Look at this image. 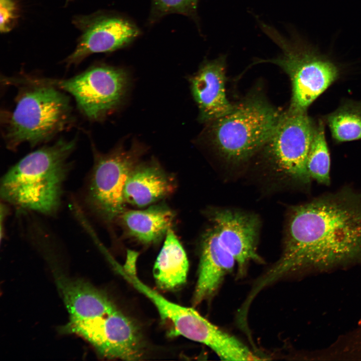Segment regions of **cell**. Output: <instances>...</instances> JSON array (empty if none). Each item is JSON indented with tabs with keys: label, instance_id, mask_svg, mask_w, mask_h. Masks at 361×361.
I'll return each instance as SVG.
<instances>
[{
	"label": "cell",
	"instance_id": "obj_1",
	"mask_svg": "<svg viewBox=\"0 0 361 361\" xmlns=\"http://www.w3.org/2000/svg\"><path fill=\"white\" fill-rule=\"evenodd\" d=\"M361 264V193L344 188L293 206L282 253L255 283L261 291L290 275Z\"/></svg>",
	"mask_w": 361,
	"mask_h": 361
},
{
	"label": "cell",
	"instance_id": "obj_2",
	"mask_svg": "<svg viewBox=\"0 0 361 361\" xmlns=\"http://www.w3.org/2000/svg\"><path fill=\"white\" fill-rule=\"evenodd\" d=\"M76 140L61 138L24 156L2 177L1 198L21 209L47 215L55 214L61 205L71 165L69 159Z\"/></svg>",
	"mask_w": 361,
	"mask_h": 361
},
{
	"label": "cell",
	"instance_id": "obj_3",
	"mask_svg": "<svg viewBox=\"0 0 361 361\" xmlns=\"http://www.w3.org/2000/svg\"><path fill=\"white\" fill-rule=\"evenodd\" d=\"M5 81L19 86L16 106L4 117V137L9 149L23 143L34 147L47 142L72 124L70 100L61 90L37 77Z\"/></svg>",
	"mask_w": 361,
	"mask_h": 361
},
{
	"label": "cell",
	"instance_id": "obj_4",
	"mask_svg": "<svg viewBox=\"0 0 361 361\" xmlns=\"http://www.w3.org/2000/svg\"><path fill=\"white\" fill-rule=\"evenodd\" d=\"M283 113L260 94H252L228 114L209 123V140L229 164H240L259 152L275 130Z\"/></svg>",
	"mask_w": 361,
	"mask_h": 361
},
{
	"label": "cell",
	"instance_id": "obj_5",
	"mask_svg": "<svg viewBox=\"0 0 361 361\" xmlns=\"http://www.w3.org/2000/svg\"><path fill=\"white\" fill-rule=\"evenodd\" d=\"M262 31L281 49L278 57L260 60L276 64L289 76L292 96L288 110L305 112L339 77L335 63L297 35L287 39L272 27L260 22Z\"/></svg>",
	"mask_w": 361,
	"mask_h": 361
},
{
	"label": "cell",
	"instance_id": "obj_6",
	"mask_svg": "<svg viewBox=\"0 0 361 361\" xmlns=\"http://www.w3.org/2000/svg\"><path fill=\"white\" fill-rule=\"evenodd\" d=\"M118 272L156 307L160 317L172 326L174 333L204 344L225 360H246L251 350L236 337L222 330L194 308L168 300L143 283L137 277L136 268L119 266Z\"/></svg>",
	"mask_w": 361,
	"mask_h": 361
},
{
	"label": "cell",
	"instance_id": "obj_7",
	"mask_svg": "<svg viewBox=\"0 0 361 361\" xmlns=\"http://www.w3.org/2000/svg\"><path fill=\"white\" fill-rule=\"evenodd\" d=\"M316 124L306 111L287 110L260 151L271 173L282 183L309 184L307 159ZM259 151V152H260Z\"/></svg>",
	"mask_w": 361,
	"mask_h": 361
},
{
	"label": "cell",
	"instance_id": "obj_8",
	"mask_svg": "<svg viewBox=\"0 0 361 361\" xmlns=\"http://www.w3.org/2000/svg\"><path fill=\"white\" fill-rule=\"evenodd\" d=\"M93 150V165L87 183L85 201L97 216L112 223L125 210L126 183L144 149L136 143L129 149L119 146L106 153L94 147Z\"/></svg>",
	"mask_w": 361,
	"mask_h": 361
},
{
	"label": "cell",
	"instance_id": "obj_9",
	"mask_svg": "<svg viewBox=\"0 0 361 361\" xmlns=\"http://www.w3.org/2000/svg\"><path fill=\"white\" fill-rule=\"evenodd\" d=\"M40 79L71 94L83 115L94 121L103 118L120 104L129 83L124 70L104 65L67 79Z\"/></svg>",
	"mask_w": 361,
	"mask_h": 361
},
{
	"label": "cell",
	"instance_id": "obj_10",
	"mask_svg": "<svg viewBox=\"0 0 361 361\" xmlns=\"http://www.w3.org/2000/svg\"><path fill=\"white\" fill-rule=\"evenodd\" d=\"M61 331L82 337L100 355L108 358L136 360L143 354L142 339L137 326L117 308L98 317L69 320Z\"/></svg>",
	"mask_w": 361,
	"mask_h": 361
},
{
	"label": "cell",
	"instance_id": "obj_11",
	"mask_svg": "<svg viewBox=\"0 0 361 361\" xmlns=\"http://www.w3.org/2000/svg\"><path fill=\"white\" fill-rule=\"evenodd\" d=\"M207 216L223 246L233 256L238 277H243L252 261L262 262L257 251L260 221L256 215L226 208H211Z\"/></svg>",
	"mask_w": 361,
	"mask_h": 361
},
{
	"label": "cell",
	"instance_id": "obj_12",
	"mask_svg": "<svg viewBox=\"0 0 361 361\" xmlns=\"http://www.w3.org/2000/svg\"><path fill=\"white\" fill-rule=\"evenodd\" d=\"M85 24L79 42L66 59L68 65L78 64L89 55L123 48L139 35L135 25L124 18L99 16Z\"/></svg>",
	"mask_w": 361,
	"mask_h": 361
},
{
	"label": "cell",
	"instance_id": "obj_13",
	"mask_svg": "<svg viewBox=\"0 0 361 361\" xmlns=\"http://www.w3.org/2000/svg\"><path fill=\"white\" fill-rule=\"evenodd\" d=\"M190 83L201 122L208 123L233 110L234 104L229 102L226 92L224 56L204 62L192 77Z\"/></svg>",
	"mask_w": 361,
	"mask_h": 361
},
{
	"label": "cell",
	"instance_id": "obj_14",
	"mask_svg": "<svg viewBox=\"0 0 361 361\" xmlns=\"http://www.w3.org/2000/svg\"><path fill=\"white\" fill-rule=\"evenodd\" d=\"M197 282L193 296L195 305L212 297L225 277L233 270L236 261L221 244L212 226L202 236Z\"/></svg>",
	"mask_w": 361,
	"mask_h": 361
},
{
	"label": "cell",
	"instance_id": "obj_15",
	"mask_svg": "<svg viewBox=\"0 0 361 361\" xmlns=\"http://www.w3.org/2000/svg\"><path fill=\"white\" fill-rule=\"evenodd\" d=\"M175 189L172 176L156 161L138 162L132 169L124 189L126 203L143 208L171 194Z\"/></svg>",
	"mask_w": 361,
	"mask_h": 361
},
{
	"label": "cell",
	"instance_id": "obj_16",
	"mask_svg": "<svg viewBox=\"0 0 361 361\" xmlns=\"http://www.w3.org/2000/svg\"><path fill=\"white\" fill-rule=\"evenodd\" d=\"M56 283L69 314V320L92 319L117 309L106 295L88 282L57 276Z\"/></svg>",
	"mask_w": 361,
	"mask_h": 361
},
{
	"label": "cell",
	"instance_id": "obj_17",
	"mask_svg": "<svg viewBox=\"0 0 361 361\" xmlns=\"http://www.w3.org/2000/svg\"><path fill=\"white\" fill-rule=\"evenodd\" d=\"M175 217L167 206L154 204L144 210H124L118 219L125 234L145 245L156 244L165 237Z\"/></svg>",
	"mask_w": 361,
	"mask_h": 361
},
{
	"label": "cell",
	"instance_id": "obj_18",
	"mask_svg": "<svg viewBox=\"0 0 361 361\" xmlns=\"http://www.w3.org/2000/svg\"><path fill=\"white\" fill-rule=\"evenodd\" d=\"M189 266L186 253L170 228L153 267V274L157 285L167 290L180 286L186 281Z\"/></svg>",
	"mask_w": 361,
	"mask_h": 361
},
{
	"label": "cell",
	"instance_id": "obj_19",
	"mask_svg": "<svg viewBox=\"0 0 361 361\" xmlns=\"http://www.w3.org/2000/svg\"><path fill=\"white\" fill-rule=\"evenodd\" d=\"M336 143L361 139V103L348 101L326 117Z\"/></svg>",
	"mask_w": 361,
	"mask_h": 361
},
{
	"label": "cell",
	"instance_id": "obj_20",
	"mask_svg": "<svg viewBox=\"0 0 361 361\" xmlns=\"http://www.w3.org/2000/svg\"><path fill=\"white\" fill-rule=\"evenodd\" d=\"M330 165L324 124L320 120L316 125L307 159V168L310 177L320 184L329 185Z\"/></svg>",
	"mask_w": 361,
	"mask_h": 361
},
{
	"label": "cell",
	"instance_id": "obj_21",
	"mask_svg": "<svg viewBox=\"0 0 361 361\" xmlns=\"http://www.w3.org/2000/svg\"><path fill=\"white\" fill-rule=\"evenodd\" d=\"M199 0H152L153 18L171 13L192 16L196 12Z\"/></svg>",
	"mask_w": 361,
	"mask_h": 361
},
{
	"label": "cell",
	"instance_id": "obj_22",
	"mask_svg": "<svg viewBox=\"0 0 361 361\" xmlns=\"http://www.w3.org/2000/svg\"><path fill=\"white\" fill-rule=\"evenodd\" d=\"M17 17L16 4L13 0H1V31H10Z\"/></svg>",
	"mask_w": 361,
	"mask_h": 361
}]
</instances>
